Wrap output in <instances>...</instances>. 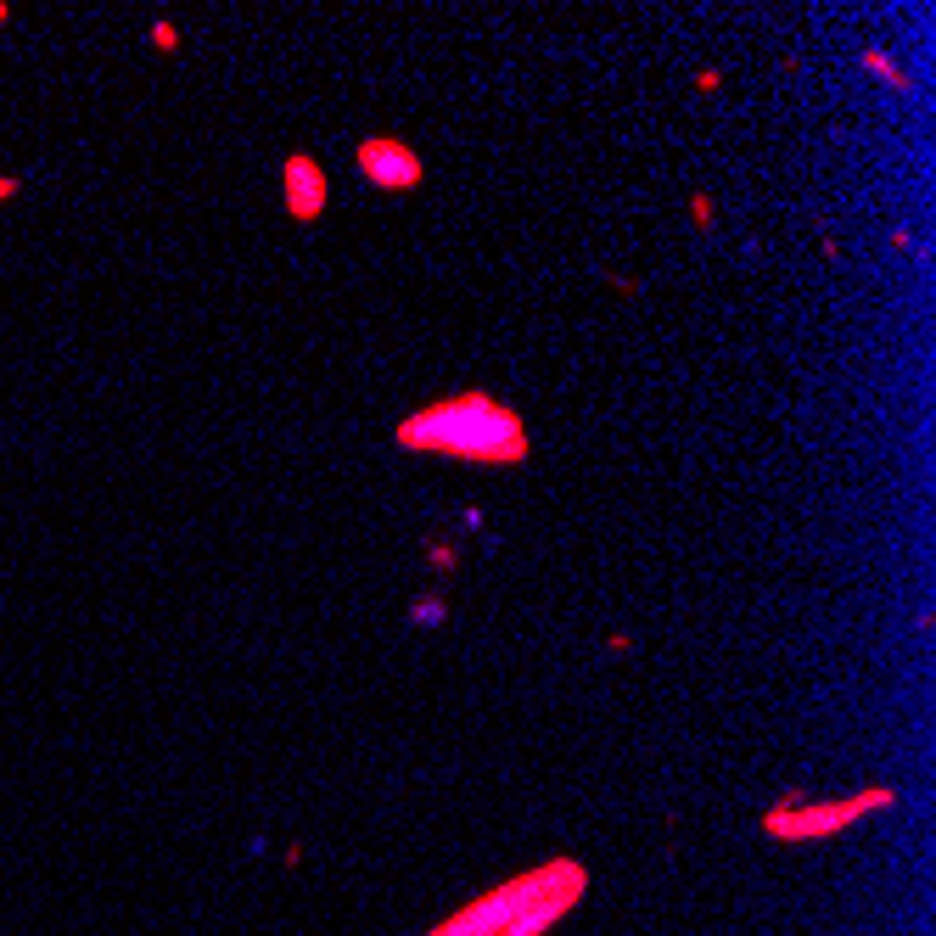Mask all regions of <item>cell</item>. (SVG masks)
<instances>
[{"instance_id": "obj_14", "label": "cell", "mask_w": 936, "mask_h": 936, "mask_svg": "<svg viewBox=\"0 0 936 936\" xmlns=\"http://www.w3.org/2000/svg\"><path fill=\"white\" fill-rule=\"evenodd\" d=\"M639 645H634V634H623V628H617V634H606V656H634Z\"/></svg>"}, {"instance_id": "obj_19", "label": "cell", "mask_w": 936, "mask_h": 936, "mask_svg": "<svg viewBox=\"0 0 936 936\" xmlns=\"http://www.w3.org/2000/svg\"><path fill=\"white\" fill-rule=\"evenodd\" d=\"M6 17H12V6H6V0H0V23H6Z\"/></svg>"}, {"instance_id": "obj_10", "label": "cell", "mask_w": 936, "mask_h": 936, "mask_svg": "<svg viewBox=\"0 0 936 936\" xmlns=\"http://www.w3.org/2000/svg\"><path fill=\"white\" fill-rule=\"evenodd\" d=\"M449 623V600L443 595H415L410 600V628H443Z\"/></svg>"}, {"instance_id": "obj_16", "label": "cell", "mask_w": 936, "mask_h": 936, "mask_svg": "<svg viewBox=\"0 0 936 936\" xmlns=\"http://www.w3.org/2000/svg\"><path fill=\"white\" fill-rule=\"evenodd\" d=\"M611 292H617V298H639V281L634 275H611Z\"/></svg>"}, {"instance_id": "obj_13", "label": "cell", "mask_w": 936, "mask_h": 936, "mask_svg": "<svg viewBox=\"0 0 936 936\" xmlns=\"http://www.w3.org/2000/svg\"><path fill=\"white\" fill-rule=\"evenodd\" d=\"M892 253H914V258H925V247H920V236H914V230L897 225V230H892Z\"/></svg>"}, {"instance_id": "obj_11", "label": "cell", "mask_w": 936, "mask_h": 936, "mask_svg": "<svg viewBox=\"0 0 936 936\" xmlns=\"http://www.w3.org/2000/svg\"><path fill=\"white\" fill-rule=\"evenodd\" d=\"M712 219H718V202H712V191H695V197H690V225H695V230H712Z\"/></svg>"}, {"instance_id": "obj_3", "label": "cell", "mask_w": 936, "mask_h": 936, "mask_svg": "<svg viewBox=\"0 0 936 936\" xmlns=\"http://www.w3.org/2000/svg\"><path fill=\"white\" fill-rule=\"evenodd\" d=\"M555 864H561V858H544V864L522 869V875H511V880H499V886H488V892H477L466 908L443 914L426 936H499L555 880Z\"/></svg>"}, {"instance_id": "obj_6", "label": "cell", "mask_w": 936, "mask_h": 936, "mask_svg": "<svg viewBox=\"0 0 936 936\" xmlns=\"http://www.w3.org/2000/svg\"><path fill=\"white\" fill-rule=\"evenodd\" d=\"M281 208L292 225H320L331 208V174L314 152H286L281 157Z\"/></svg>"}, {"instance_id": "obj_9", "label": "cell", "mask_w": 936, "mask_h": 936, "mask_svg": "<svg viewBox=\"0 0 936 936\" xmlns=\"http://www.w3.org/2000/svg\"><path fill=\"white\" fill-rule=\"evenodd\" d=\"M146 45H152L157 57H174V51H185V29L174 17H152L146 23Z\"/></svg>"}, {"instance_id": "obj_12", "label": "cell", "mask_w": 936, "mask_h": 936, "mask_svg": "<svg viewBox=\"0 0 936 936\" xmlns=\"http://www.w3.org/2000/svg\"><path fill=\"white\" fill-rule=\"evenodd\" d=\"M690 85L701 90V96H718V90H724V68H701V73L690 79Z\"/></svg>"}, {"instance_id": "obj_2", "label": "cell", "mask_w": 936, "mask_h": 936, "mask_svg": "<svg viewBox=\"0 0 936 936\" xmlns=\"http://www.w3.org/2000/svg\"><path fill=\"white\" fill-rule=\"evenodd\" d=\"M897 808V791L892 785H858L852 796H830V802H813L808 791H780L774 802L763 808L757 830L768 841H780V847H802V841H830L852 824H864L869 813H886Z\"/></svg>"}, {"instance_id": "obj_17", "label": "cell", "mask_w": 936, "mask_h": 936, "mask_svg": "<svg viewBox=\"0 0 936 936\" xmlns=\"http://www.w3.org/2000/svg\"><path fill=\"white\" fill-rule=\"evenodd\" d=\"M281 864H286V869H298V864H303V841H292V847L281 852Z\"/></svg>"}, {"instance_id": "obj_18", "label": "cell", "mask_w": 936, "mask_h": 936, "mask_svg": "<svg viewBox=\"0 0 936 936\" xmlns=\"http://www.w3.org/2000/svg\"><path fill=\"white\" fill-rule=\"evenodd\" d=\"M17 197V174H0V202H12Z\"/></svg>"}, {"instance_id": "obj_8", "label": "cell", "mask_w": 936, "mask_h": 936, "mask_svg": "<svg viewBox=\"0 0 936 936\" xmlns=\"http://www.w3.org/2000/svg\"><path fill=\"white\" fill-rule=\"evenodd\" d=\"M460 561H466V550H460V539H443V533H432V539H426V567L438 572V578H449V572H460Z\"/></svg>"}, {"instance_id": "obj_1", "label": "cell", "mask_w": 936, "mask_h": 936, "mask_svg": "<svg viewBox=\"0 0 936 936\" xmlns=\"http://www.w3.org/2000/svg\"><path fill=\"white\" fill-rule=\"evenodd\" d=\"M393 443L404 454L454 460L471 471H516L533 454V432H527L522 410L494 398L488 387H460V393H443L410 410L393 426Z\"/></svg>"}, {"instance_id": "obj_15", "label": "cell", "mask_w": 936, "mask_h": 936, "mask_svg": "<svg viewBox=\"0 0 936 936\" xmlns=\"http://www.w3.org/2000/svg\"><path fill=\"white\" fill-rule=\"evenodd\" d=\"M483 505H466V511H460V527H466V533H483Z\"/></svg>"}, {"instance_id": "obj_7", "label": "cell", "mask_w": 936, "mask_h": 936, "mask_svg": "<svg viewBox=\"0 0 936 936\" xmlns=\"http://www.w3.org/2000/svg\"><path fill=\"white\" fill-rule=\"evenodd\" d=\"M858 68H864L880 90H892V96H914V90H920V79H914V73H908L903 62L892 57V51H880V45L858 51Z\"/></svg>"}, {"instance_id": "obj_5", "label": "cell", "mask_w": 936, "mask_h": 936, "mask_svg": "<svg viewBox=\"0 0 936 936\" xmlns=\"http://www.w3.org/2000/svg\"><path fill=\"white\" fill-rule=\"evenodd\" d=\"M583 897H589V869H583L578 858H561V864H555V880H550V886H544V892L533 897V903H527L499 936H550L555 925H561L572 908L583 903Z\"/></svg>"}, {"instance_id": "obj_4", "label": "cell", "mask_w": 936, "mask_h": 936, "mask_svg": "<svg viewBox=\"0 0 936 936\" xmlns=\"http://www.w3.org/2000/svg\"><path fill=\"white\" fill-rule=\"evenodd\" d=\"M354 174L382 197H415L426 185V157L398 135H365L354 146Z\"/></svg>"}]
</instances>
